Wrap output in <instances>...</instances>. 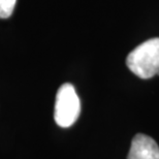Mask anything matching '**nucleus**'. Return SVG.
<instances>
[{
	"label": "nucleus",
	"mask_w": 159,
	"mask_h": 159,
	"mask_svg": "<svg viewBox=\"0 0 159 159\" xmlns=\"http://www.w3.org/2000/svg\"><path fill=\"white\" fill-rule=\"evenodd\" d=\"M128 68L142 79L159 75V39H152L136 47L126 59Z\"/></svg>",
	"instance_id": "obj_1"
},
{
	"label": "nucleus",
	"mask_w": 159,
	"mask_h": 159,
	"mask_svg": "<svg viewBox=\"0 0 159 159\" xmlns=\"http://www.w3.org/2000/svg\"><path fill=\"white\" fill-rule=\"evenodd\" d=\"M81 113V102L75 87L65 83L56 94L54 119L60 127H70L78 120Z\"/></svg>",
	"instance_id": "obj_2"
},
{
	"label": "nucleus",
	"mask_w": 159,
	"mask_h": 159,
	"mask_svg": "<svg viewBox=\"0 0 159 159\" xmlns=\"http://www.w3.org/2000/svg\"><path fill=\"white\" fill-rule=\"evenodd\" d=\"M127 159H159V147L152 138L139 133L132 139Z\"/></svg>",
	"instance_id": "obj_3"
},
{
	"label": "nucleus",
	"mask_w": 159,
	"mask_h": 159,
	"mask_svg": "<svg viewBox=\"0 0 159 159\" xmlns=\"http://www.w3.org/2000/svg\"><path fill=\"white\" fill-rule=\"evenodd\" d=\"M17 0H0V19H7L12 15Z\"/></svg>",
	"instance_id": "obj_4"
}]
</instances>
